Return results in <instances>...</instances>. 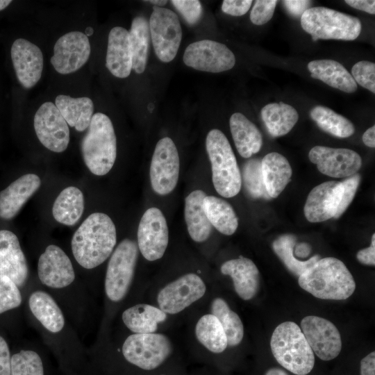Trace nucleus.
Masks as SVG:
<instances>
[{
    "label": "nucleus",
    "mask_w": 375,
    "mask_h": 375,
    "mask_svg": "<svg viewBox=\"0 0 375 375\" xmlns=\"http://www.w3.org/2000/svg\"><path fill=\"white\" fill-rule=\"evenodd\" d=\"M244 185L251 197L259 199H269L265 189L262 173L261 161L252 159L247 161L242 170Z\"/></svg>",
    "instance_id": "obj_41"
},
{
    "label": "nucleus",
    "mask_w": 375,
    "mask_h": 375,
    "mask_svg": "<svg viewBox=\"0 0 375 375\" xmlns=\"http://www.w3.org/2000/svg\"><path fill=\"white\" fill-rule=\"evenodd\" d=\"M297 238L292 234H283L278 237L272 243V249L288 269L297 276H300L308 268L320 259L315 255L307 260H300L294 255V248Z\"/></svg>",
    "instance_id": "obj_37"
},
{
    "label": "nucleus",
    "mask_w": 375,
    "mask_h": 375,
    "mask_svg": "<svg viewBox=\"0 0 375 375\" xmlns=\"http://www.w3.org/2000/svg\"><path fill=\"white\" fill-rule=\"evenodd\" d=\"M308 158L321 173L333 178L350 177L362 165L360 155L346 148L315 146L309 151Z\"/></svg>",
    "instance_id": "obj_17"
},
{
    "label": "nucleus",
    "mask_w": 375,
    "mask_h": 375,
    "mask_svg": "<svg viewBox=\"0 0 375 375\" xmlns=\"http://www.w3.org/2000/svg\"><path fill=\"white\" fill-rule=\"evenodd\" d=\"M360 178V175L356 174L342 181V195L334 218H339L350 205L359 186Z\"/></svg>",
    "instance_id": "obj_45"
},
{
    "label": "nucleus",
    "mask_w": 375,
    "mask_h": 375,
    "mask_svg": "<svg viewBox=\"0 0 375 375\" xmlns=\"http://www.w3.org/2000/svg\"><path fill=\"white\" fill-rule=\"evenodd\" d=\"M37 271L40 283L54 290L69 288L76 279L71 260L60 247L55 244L47 246L41 253Z\"/></svg>",
    "instance_id": "obj_13"
},
{
    "label": "nucleus",
    "mask_w": 375,
    "mask_h": 375,
    "mask_svg": "<svg viewBox=\"0 0 375 375\" xmlns=\"http://www.w3.org/2000/svg\"><path fill=\"white\" fill-rule=\"evenodd\" d=\"M364 144L370 147H375V126L369 128L362 135V138Z\"/></svg>",
    "instance_id": "obj_53"
},
{
    "label": "nucleus",
    "mask_w": 375,
    "mask_h": 375,
    "mask_svg": "<svg viewBox=\"0 0 375 375\" xmlns=\"http://www.w3.org/2000/svg\"><path fill=\"white\" fill-rule=\"evenodd\" d=\"M276 0H257L250 13V19L256 25H262L272 17Z\"/></svg>",
    "instance_id": "obj_44"
},
{
    "label": "nucleus",
    "mask_w": 375,
    "mask_h": 375,
    "mask_svg": "<svg viewBox=\"0 0 375 375\" xmlns=\"http://www.w3.org/2000/svg\"><path fill=\"white\" fill-rule=\"evenodd\" d=\"M84 210V197L76 187L65 188L56 199L52 214L59 223L73 226L80 219Z\"/></svg>",
    "instance_id": "obj_32"
},
{
    "label": "nucleus",
    "mask_w": 375,
    "mask_h": 375,
    "mask_svg": "<svg viewBox=\"0 0 375 375\" xmlns=\"http://www.w3.org/2000/svg\"><path fill=\"white\" fill-rule=\"evenodd\" d=\"M22 303L19 288L10 278L0 275V314L19 307Z\"/></svg>",
    "instance_id": "obj_42"
},
{
    "label": "nucleus",
    "mask_w": 375,
    "mask_h": 375,
    "mask_svg": "<svg viewBox=\"0 0 375 375\" xmlns=\"http://www.w3.org/2000/svg\"><path fill=\"white\" fill-rule=\"evenodd\" d=\"M183 60L188 67L212 73L229 70L235 64L233 53L225 44L210 40L189 44Z\"/></svg>",
    "instance_id": "obj_11"
},
{
    "label": "nucleus",
    "mask_w": 375,
    "mask_h": 375,
    "mask_svg": "<svg viewBox=\"0 0 375 375\" xmlns=\"http://www.w3.org/2000/svg\"><path fill=\"white\" fill-rule=\"evenodd\" d=\"M360 375H375V352L372 351L360 360Z\"/></svg>",
    "instance_id": "obj_51"
},
{
    "label": "nucleus",
    "mask_w": 375,
    "mask_h": 375,
    "mask_svg": "<svg viewBox=\"0 0 375 375\" xmlns=\"http://www.w3.org/2000/svg\"><path fill=\"white\" fill-rule=\"evenodd\" d=\"M206 147L217 192L226 198L237 195L241 189L242 176L228 139L221 131L212 129L207 135Z\"/></svg>",
    "instance_id": "obj_5"
},
{
    "label": "nucleus",
    "mask_w": 375,
    "mask_h": 375,
    "mask_svg": "<svg viewBox=\"0 0 375 375\" xmlns=\"http://www.w3.org/2000/svg\"><path fill=\"white\" fill-rule=\"evenodd\" d=\"M122 351L130 363L145 370L160 366L172 352L169 338L160 333H133L124 340Z\"/></svg>",
    "instance_id": "obj_8"
},
{
    "label": "nucleus",
    "mask_w": 375,
    "mask_h": 375,
    "mask_svg": "<svg viewBox=\"0 0 375 375\" xmlns=\"http://www.w3.org/2000/svg\"><path fill=\"white\" fill-rule=\"evenodd\" d=\"M149 26L158 58L164 62L173 60L182 38L181 24L176 14L168 8L154 6Z\"/></svg>",
    "instance_id": "obj_9"
},
{
    "label": "nucleus",
    "mask_w": 375,
    "mask_h": 375,
    "mask_svg": "<svg viewBox=\"0 0 375 375\" xmlns=\"http://www.w3.org/2000/svg\"><path fill=\"white\" fill-rule=\"evenodd\" d=\"M94 33V30L92 27L89 26L88 28H86L85 29V35L86 36H90L93 34Z\"/></svg>",
    "instance_id": "obj_58"
},
{
    "label": "nucleus",
    "mask_w": 375,
    "mask_h": 375,
    "mask_svg": "<svg viewBox=\"0 0 375 375\" xmlns=\"http://www.w3.org/2000/svg\"><path fill=\"white\" fill-rule=\"evenodd\" d=\"M299 286L322 299L344 300L354 292L356 282L344 263L333 257L320 258L298 279Z\"/></svg>",
    "instance_id": "obj_2"
},
{
    "label": "nucleus",
    "mask_w": 375,
    "mask_h": 375,
    "mask_svg": "<svg viewBox=\"0 0 375 375\" xmlns=\"http://www.w3.org/2000/svg\"><path fill=\"white\" fill-rule=\"evenodd\" d=\"M90 51L88 36L80 31H71L61 36L56 42L51 63L58 73L71 74L86 63Z\"/></svg>",
    "instance_id": "obj_18"
},
{
    "label": "nucleus",
    "mask_w": 375,
    "mask_h": 375,
    "mask_svg": "<svg viewBox=\"0 0 375 375\" xmlns=\"http://www.w3.org/2000/svg\"><path fill=\"white\" fill-rule=\"evenodd\" d=\"M206 194L201 190L192 192L185 201V219L191 238L197 242L206 240L212 231V225L203 208Z\"/></svg>",
    "instance_id": "obj_29"
},
{
    "label": "nucleus",
    "mask_w": 375,
    "mask_h": 375,
    "mask_svg": "<svg viewBox=\"0 0 375 375\" xmlns=\"http://www.w3.org/2000/svg\"><path fill=\"white\" fill-rule=\"evenodd\" d=\"M261 117L268 132L274 137L288 133L299 119L297 110L283 102L265 106L261 110Z\"/></svg>",
    "instance_id": "obj_33"
},
{
    "label": "nucleus",
    "mask_w": 375,
    "mask_h": 375,
    "mask_svg": "<svg viewBox=\"0 0 375 375\" xmlns=\"http://www.w3.org/2000/svg\"><path fill=\"white\" fill-rule=\"evenodd\" d=\"M88 131L81 142L85 165L97 176L106 174L117 156V140L110 119L105 114L93 115Z\"/></svg>",
    "instance_id": "obj_4"
},
{
    "label": "nucleus",
    "mask_w": 375,
    "mask_h": 375,
    "mask_svg": "<svg viewBox=\"0 0 375 375\" xmlns=\"http://www.w3.org/2000/svg\"><path fill=\"white\" fill-rule=\"evenodd\" d=\"M138 250L135 241L126 238L110 255L104 281L105 293L110 301L119 302L126 295L134 276Z\"/></svg>",
    "instance_id": "obj_7"
},
{
    "label": "nucleus",
    "mask_w": 375,
    "mask_h": 375,
    "mask_svg": "<svg viewBox=\"0 0 375 375\" xmlns=\"http://www.w3.org/2000/svg\"><path fill=\"white\" fill-rule=\"evenodd\" d=\"M197 340L209 351L219 353L228 346L224 328L218 319L212 314L202 316L197 323Z\"/></svg>",
    "instance_id": "obj_36"
},
{
    "label": "nucleus",
    "mask_w": 375,
    "mask_h": 375,
    "mask_svg": "<svg viewBox=\"0 0 375 375\" xmlns=\"http://www.w3.org/2000/svg\"><path fill=\"white\" fill-rule=\"evenodd\" d=\"M294 247V255L295 254L298 257L306 258L311 252V247L308 243L301 242L298 244H296Z\"/></svg>",
    "instance_id": "obj_54"
},
{
    "label": "nucleus",
    "mask_w": 375,
    "mask_h": 375,
    "mask_svg": "<svg viewBox=\"0 0 375 375\" xmlns=\"http://www.w3.org/2000/svg\"><path fill=\"white\" fill-rule=\"evenodd\" d=\"M287 10L293 16L299 17L309 8L311 1L305 0H287L283 1Z\"/></svg>",
    "instance_id": "obj_49"
},
{
    "label": "nucleus",
    "mask_w": 375,
    "mask_h": 375,
    "mask_svg": "<svg viewBox=\"0 0 375 375\" xmlns=\"http://www.w3.org/2000/svg\"><path fill=\"white\" fill-rule=\"evenodd\" d=\"M252 2L251 0H224L222 10L232 16H242L249 10Z\"/></svg>",
    "instance_id": "obj_47"
},
{
    "label": "nucleus",
    "mask_w": 375,
    "mask_h": 375,
    "mask_svg": "<svg viewBox=\"0 0 375 375\" xmlns=\"http://www.w3.org/2000/svg\"><path fill=\"white\" fill-rule=\"evenodd\" d=\"M10 375H44L42 360L33 349H22L11 356Z\"/></svg>",
    "instance_id": "obj_40"
},
{
    "label": "nucleus",
    "mask_w": 375,
    "mask_h": 375,
    "mask_svg": "<svg viewBox=\"0 0 375 375\" xmlns=\"http://www.w3.org/2000/svg\"><path fill=\"white\" fill-rule=\"evenodd\" d=\"M11 356L8 344L0 335V375H10Z\"/></svg>",
    "instance_id": "obj_48"
},
{
    "label": "nucleus",
    "mask_w": 375,
    "mask_h": 375,
    "mask_svg": "<svg viewBox=\"0 0 375 375\" xmlns=\"http://www.w3.org/2000/svg\"><path fill=\"white\" fill-rule=\"evenodd\" d=\"M203 281L193 273L169 283L158 293L157 301L165 313L176 314L201 299L206 292Z\"/></svg>",
    "instance_id": "obj_14"
},
{
    "label": "nucleus",
    "mask_w": 375,
    "mask_h": 375,
    "mask_svg": "<svg viewBox=\"0 0 375 375\" xmlns=\"http://www.w3.org/2000/svg\"><path fill=\"white\" fill-rule=\"evenodd\" d=\"M351 76L356 83L375 93V64L362 60L356 63L351 69Z\"/></svg>",
    "instance_id": "obj_43"
},
{
    "label": "nucleus",
    "mask_w": 375,
    "mask_h": 375,
    "mask_svg": "<svg viewBox=\"0 0 375 375\" xmlns=\"http://www.w3.org/2000/svg\"><path fill=\"white\" fill-rule=\"evenodd\" d=\"M133 57V69L138 74L144 72L149 49L150 31L146 18L135 17L128 31Z\"/></svg>",
    "instance_id": "obj_35"
},
{
    "label": "nucleus",
    "mask_w": 375,
    "mask_h": 375,
    "mask_svg": "<svg viewBox=\"0 0 375 375\" xmlns=\"http://www.w3.org/2000/svg\"><path fill=\"white\" fill-rule=\"evenodd\" d=\"M138 247L142 255L149 261L161 258L169 242L166 219L157 208L147 209L138 228Z\"/></svg>",
    "instance_id": "obj_12"
},
{
    "label": "nucleus",
    "mask_w": 375,
    "mask_h": 375,
    "mask_svg": "<svg viewBox=\"0 0 375 375\" xmlns=\"http://www.w3.org/2000/svg\"><path fill=\"white\" fill-rule=\"evenodd\" d=\"M235 147L245 158L258 153L262 144V134L256 126L240 112L233 113L229 121Z\"/></svg>",
    "instance_id": "obj_28"
},
{
    "label": "nucleus",
    "mask_w": 375,
    "mask_h": 375,
    "mask_svg": "<svg viewBox=\"0 0 375 375\" xmlns=\"http://www.w3.org/2000/svg\"><path fill=\"white\" fill-rule=\"evenodd\" d=\"M261 173L270 198L277 197L290 181L292 170L285 157L277 152L269 153L261 160Z\"/></svg>",
    "instance_id": "obj_26"
},
{
    "label": "nucleus",
    "mask_w": 375,
    "mask_h": 375,
    "mask_svg": "<svg viewBox=\"0 0 375 375\" xmlns=\"http://www.w3.org/2000/svg\"><path fill=\"white\" fill-rule=\"evenodd\" d=\"M34 128L40 142L51 151H64L69 142V130L64 117L52 102L40 106L34 116Z\"/></svg>",
    "instance_id": "obj_16"
},
{
    "label": "nucleus",
    "mask_w": 375,
    "mask_h": 375,
    "mask_svg": "<svg viewBox=\"0 0 375 375\" xmlns=\"http://www.w3.org/2000/svg\"><path fill=\"white\" fill-rule=\"evenodd\" d=\"M180 171V160L173 140L165 137L156 144L152 156L149 175L152 189L166 195L176 188Z\"/></svg>",
    "instance_id": "obj_10"
},
{
    "label": "nucleus",
    "mask_w": 375,
    "mask_h": 375,
    "mask_svg": "<svg viewBox=\"0 0 375 375\" xmlns=\"http://www.w3.org/2000/svg\"><path fill=\"white\" fill-rule=\"evenodd\" d=\"M212 315L221 323L226 333L228 345L239 344L244 336V326L237 313L222 298H215L211 303Z\"/></svg>",
    "instance_id": "obj_39"
},
{
    "label": "nucleus",
    "mask_w": 375,
    "mask_h": 375,
    "mask_svg": "<svg viewBox=\"0 0 375 375\" xmlns=\"http://www.w3.org/2000/svg\"><path fill=\"white\" fill-rule=\"evenodd\" d=\"M358 260L364 265H375V234L372 237L371 244L369 247L360 250L357 254Z\"/></svg>",
    "instance_id": "obj_50"
},
{
    "label": "nucleus",
    "mask_w": 375,
    "mask_h": 375,
    "mask_svg": "<svg viewBox=\"0 0 375 375\" xmlns=\"http://www.w3.org/2000/svg\"><path fill=\"white\" fill-rule=\"evenodd\" d=\"M117 242L115 226L102 212L90 215L77 228L71 241L73 256L86 269L101 265L114 251Z\"/></svg>",
    "instance_id": "obj_1"
},
{
    "label": "nucleus",
    "mask_w": 375,
    "mask_h": 375,
    "mask_svg": "<svg viewBox=\"0 0 375 375\" xmlns=\"http://www.w3.org/2000/svg\"><path fill=\"white\" fill-rule=\"evenodd\" d=\"M302 28L313 41L322 40H353L360 35V19L326 7H312L301 16Z\"/></svg>",
    "instance_id": "obj_6"
},
{
    "label": "nucleus",
    "mask_w": 375,
    "mask_h": 375,
    "mask_svg": "<svg viewBox=\"0 0 375 375\" xmlns=\"http://www.w3.org/2000/svg\"><path fill=\"white\" fill-rule=\"evenodd\" d=\"M28 306L31 315L46 332L55 336L64 332L66 326L65 314L48 292L41 289L33 291L28 299Z\"/></svg>",
    "instance_id": "obj_22"
},
{
    "label": "nucleus",
    "mask_w": 375,
    "mask_h": 375,
    "mask_svg": "<svg viewBox=\"0 0 375 375\" xmlns=\"http://www.w3.org/2000/svg\"><path fill=\"white\" fill-rule=\"evenodd\" d=\"M167 318L160 308L148 304H137L126 309L122 315L124 325L134 333H152L158 324Z\"/></svg>",
    "instance_id": "obj_31"
},
{
    "label": "nucleus",
    "mask_w": 375,
    "mask_h": 375,
    "mask_svg": "<svg viewBox=\"0 0 375 375\" xmlns=\"http://www.w3.org/2000/svg\"><path fill=\"white\" fill-rule=\"evenodd\" d=\"M41 185L40 177L34 174L22 176L0 192V217L13 218Z\"/></svg>",
    "instance_id": "obj_23"
},
{
    "label": "nucleus",
    "mask_w": 375,
    "mask_h": 375,
    "mask_svg": "<svg viewBox=\"0 0 375 375\" xmlns=\"http://www.w3.org/2000/svg\"><path fill=\"white\" fill-rule=\"evenodd\" d=\"M270 347L276 361L289 372L306 375L313 369L315 354L296 323L280 324L272 333Z\"/></svg>",
    "instance_id": "obj_3"
},
{
    "label": "nucleus",
    "mask_w": 375,
    "mask_h": 375,
    "mask_svg": "<svg viewBox=\"0 0 375 375\" xmlns=\"http://www.w3.org/2000/svg\"><path fill=\"white\" fill-rule=\"evenodd\" d=\"M149 3H153L156 5V6L161 7L165 6L167 3V1H161V0H149L147 1Z\"/></svg>",
    "instance_id": "obj_56"
},
{
    "label": "nucleus",
    "mask_w": 375,
    "mask_h": 375,
    "mask_svg": "<svg viewBox=\"0 0 375 375\" xmlns=\"http://www.w3.org/2000/svg\"><path fill=\"white\" fill-rule=\"evenodd\" d=\"M0 275L7 276L20 288L26 285L29 269L17 235L0 230Z\"/></svg>",
    "instance_id": "obj_21"
},
{
    "label": "nucleus",
    "mask_w": 375,
    "mask_h": 375,
    "mask_svg": "<svg viewBox=\"0 0 375 375\" xmlns=\"http://www.w3.org/2000/svg\"><path fill=\"white\" fill-rule=\"evenodd\" d=\"M106 66L117 78L128 77L133 69L129 33L123 27L112 28L108 35Z\"/></svg>",
    "instance_id": "obj_24"
},
{
    "label": "nucleus",
    "mask_w": 375,
    "mask_h": 375,
    "mask_svg": "<svg viewBox=\"0 0 375 375\" xmlns=\"http://www.w3.org/2000/svg\"><path fill=\"white\" fill-rule=\"evenodd\" d=\"M203 208L211 225L224 235H233L238 228V219L226 201L215 196H206Z\"/></svg>",
    "instance_id": "obj_34"
},
{
    "label": "nucleus",
    "mask_w": 375,
    "mask_h": 375,
    "mask_svg": "<svg viewBox=\"0 0 375 375\" xmlns=\"http://www.w3.org/2000/svg\"><path fill=\"white\" fill-rule=\"evenodd\" d=\"M313 78L319 79L329 86L347 93L356 91L357 83L351 74L340 62L329 59L315 60L308 64Z\"/></svg>",
    "instance_id": "obj_27"
},
{
    "label": "nucleus",
    "mask_w": 375,
    "mask_h": 375,
    "mask_svg": "<svg viewBox=\"0 0 375 375\" xmlns=\"http://www.w3.org/2000/svg\"><path fill=\"white\" fill-rule=\"evenodd\" d=\"M55 105L67 124L77 131L88 128L94 112V104L90 98L60 94L56 98Z\"/></svg>",
    "instance_id": "obj_30"
},
{
    "label": "nucleus",
    "mask_w": 375,
    "mask_h": 375,
    "mask_svg": "<svg viewBox=\"0 0 375 375\" xmlns=\"http://www.w3.org/2000/svg\"><path fill=\"white\" fill-rule=\"evenodd\" d=\"M343 192L342 181H330L315 186L309 193L304 215L310 222H322L335 217Z\"/></svg>",
    "instance_id": "obj_20"
},
{
    "label": "nucleus",
    "mask_w": 375,
    "mask_h": 375,
    "mask_svg": "<svg viewBox=\"0 0 375 375\" xmlns=\"http://www.w3.org/2000/svg\"><path fill=\"white\" fill-rule=\"evenodd\" d=\"M11 59L17 78L26 89L40 81L43 69V55L40 49L23 38L17 39L11 47Z\"/></svg>",
    "instance_id": "obj_19"
},
{
    "label": "nucleus",
    "mask_w": 375,
    "mask_h": 375,
    "mask_svg": "<svg viewBox=\"0 0 375 375\" xmlns=\"http://www.w3.org/2000/svg\"><path fill=\"white\" fill-rule=\"evenodd\" d=\"M265 375H289L286 372L278 367H272L268 369Z\"/></svg>",
    "instance_id": "obj_55"
},
{
    "label": "nucleus",
    "mask_w": 375,
    "mask_h": 375,
    "mask_svg": "<svg viewBox=\"0 0 375 375\" xmlns=\"http://www.w3.org/2000/svg\"><path fill=\"white\" fill-rule=\"evenodd\" d=\"M310 116L322 130L335 137L345 138L355 132L350 120L329 108L317 106L310 110Z\"/></svg>",
    "instance_id": "obj_38"
},
{
    "label": "nucleus",
    "mask_w": 375,
    "mask_h": 375,
    "mask_svg": "<svg viewBox=\"0 0 375 375\" xmlns=\"http://www.w3.org/2000/svg\"><path fill=\"white\" fill-rule=\"evenodd\" d=\"M172 3L190 25L196 24L202 14L201 2L197 0H172Z\"/></svg>",
    "instance_id": "obj_46"
},
{
    "label": "nucleus",
    "mask_w": 375,
    "mask_h": 375,
    "mask_svg": "<svg viewBox=\"0 0 375 375\" xmlns=\"http://www.w3.org/2000/svg\"><path fill=\"white\" fill-rule=\"evenodd\" d=\"M11 2L10 0H0V11L5 9Z\"/></svg>",
    "instance_id": "obj_57"
},
{
    "label": "nucleus",
    "mask_w": 375,
    "mask_h": 375,
    "mask_svg": "<svg viewBox=\"0 0 375 375\" xmlns=\"http://www.w3.org/2000/svg\"><path fill=\"white\" fill-rule=\"evenodd\" d=\"M220 269L223 274L231 276L235 290L241 299L249 300L257 294L260 273L251 260L240 256L224 262Z\"/></svg>",
    "instance_id": "obj_25"
},
{
    "label": "nucleus",
    "mask_w": 375,
    "mask_h": 375,
    "mask_svg": "<svg viewBox=\"0 0 375 375\" xmlns=\"http://www.w3.org/2000/svg\"><path fill=\"white\" fill-rule=\"evenodd\" d=\"M349 6L369 14L374 15L375 13V1L374 0H346Z\"/></svg>",
    "instance_id": "obj_52"
},
{
    "label": "nucleus",
    "mask_w": 375,
    "mask_h": 375,
    "mask_svg": "<svg viewBox=\"0 0 375 375\" xmlns=\"http://www.w3.org/2000/svg\"><path fill=\"white\" fill-rule=\"evenodd\" d=\"M301 329L314 354L322 360L335 358L342 349L340 333L329 320L308 315L301 322Z\"/></svg>",
    "instance_id": "obj_15"
}]
</instances>
